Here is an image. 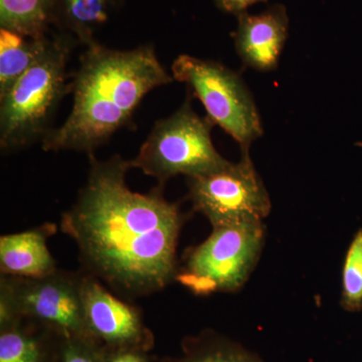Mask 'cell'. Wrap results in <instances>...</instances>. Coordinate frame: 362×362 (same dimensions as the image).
Masks as SVG:
<instances>
[{
	"instance_id": "21",
	"label": "cell",
	"mask_w": 362,
	"mask_h": 362,
	"mask_svg": "<svg viewBox=\"0 0 362 362\" xmlns=\"http://www.w3.org/2000/svg\"><path fill=\"white\" fill-rule=\"evenodd\" d=\"M258 362H264V361H262V359H259V361Z\"/></svg>"
},
{
	"instance_id": "17",
	"label": "cell",
	"mask_w": 362,
	"mask_h": 362,
	"mask_svg": "<svg viewBox=\"0 0 362 362\" xmlns=\"http://www.w3.org/2000/svg\"><path fill=\"white\" fill-rule=\"evenodd\" d=\"M341 306L349 312L362 310V228L354 235L343 264Z\"/></svg>"
},
{
	"instance_id": "8",
	"label": "cell",
	"mask_w": 362,
	"mask_h": 362,
	"mask_svg": "<svg viewBox=\"0 0 362 362\" xmlns=\"http://www.w3.org/2000/svg\"><path fill=\"white\" fill-rule=\"evenodd\" d=\"M188 197L195 211L214 226L263 223L272 204L250 151H242L237 163L209 175L187 177Z\"/></svg>"
},
{
	"instance_id": "2",
	"label": "cell",
	"mask_w": 362,
	"mask_h": 362,
	"mask_svg": "<svg viewBox=\"0 0 362 362\" xmlns=\"http://www.w3.org/2000/svg\"><path fill=\"white\" fill-rule=\"evenodd\" d=\"M173 81L153 45L120 51L93 42L86 47L71 77L70 115L45 136L42 149L93 156L117 131L132 125L147 94Z\"/></svg>"
},
{
	"instance_id": "14",
	"label": "cell",
	"mask_w": 362,
	"mask_h": 362,
	"mask_svg": "<svg viewBox=\"0 0 362 362\" xmlns=\"http://www.w3.org/2000/svg\"><path fill=\"white\" fill-rule=\"evenodd\" d=\"M49 39L51 35L35 39L0 30V96L42 57Z\"/></svg>"
},
{
	"instance_id": "10",
	"label": "cell",
	"mask_w": 362,
	"mask_h": 362,
	"mask_svg": "<svg viewBox=\"0 0 362 362\" xmlns=\"http://www.w3.org/2000/svg\"><path fill=\"white\" fill-rule=\"evenodd\" d=\"M288 33L289 16L282 4H275L259 14H239L233 40L243 65L264 73L276 70Z\"/></svg>"
},
{
	"instance_id": "4",
	"label": "cell",
	"mask_w": 362,
	"mask_h": 362,
	"mask_svg": "<svg viewBox=\"0 0 362 362\" xmlns=\"http://www.w3.org/2000/svg\"><path fill=\"white\" fill-rule=\"evenodd\" d=\"M192 96L175 113L156 121L137 156L130 159L131 169L164 185L177 175L195 177L209 175L228 165L211 140L214 124L197 115Z\"/></svg>"
},
{
	"instance_id": "5",
	"label": "cell",
	"mask_w": 362,
	"mask_h": 362,
	"mask_svg": "<svg viewBox=\"0 0 362 362\" xmlns=\"http://www.w3.org/2000/svg\"><path fill=\"white\" fill-rule=\"evenodd\" d=\"M171 71L201 101L206 118L240 144V151H250L252 143L263 136L258 108L239 74L218 62L188 54L178 56Z\"/></svg>"
},
{
	"instance_id": "16",
	"label": "cell",
	"mask_w": 362,
	"mask_h": 362,
	"mask_svg": "<svg viewBox=\"0 0 362 362\" xmlns=\"http://www.w3.org/2000/svg\"><path fill=\"white\" fill-rule=\"evenodd\" d=\"M259 359L238 342L214 332H204L185 340L182 356L162 362H258Z\"/></svg>"
},
{
	"instance_id": "11",
	"label": "cell",
	"mask_w": 362,
	"mask_h": 362,
	"mask_svg": "<svg viewBox=\"0 0 362 362\" xmlns=\"http://www.w3.org/2000/svg\"><path fill=\"white\" fill-rule=\"evenodd\" d=\"M54 223L0 238V273L18 278H44L59 270L47 247Z\"/></svg>"
},
{
	"instance_id": "1",
	"label": "cell",
	"mask_w": 362,
	"mask_h": 362,
	"mask_svg": "<svg viewBox=\"0 0 362 362\" xmlns=\"http://www.w3.org/2000/svg\"><path fill=\"white\" fill-rule=\"evenodd\" d=\"M87 180L61 228L75 242L83 272L126 299L148 296L175 281L176 247L185 214L159 185L133 192L129 160L89 156Z\"/></svg>"
},
{
	"instance_id": "20",
	"label": "cell",
	"mask_w": 362,
	"mask_h": 362,
	"mask_svg": "<svg viewBox=\"0 0 362 362\" xmlns=\"http://www.w3.org/2000/svg\"><path fill=\"white\" fill-rule=\"evenodd\" d=\"M267 0H214L216 6L221 11L228 13L239 14L246 13L250 6L259 2H266Z\"/></svg>"
},
{
	"instance_id": "9",
	"label": "cell",
	"mask_w": 362,
	"mask_h": 362,
	"mask_svg": "<svg viewBox=\"0 0 362 362\" xmlns=\"http://www.w3.org/2000/svg\"><path fill=\"white\" fill-rule=\"evenodd\" d=\"M81 273L83 307L90 337L105 346L148 352L153 347L154 337L145 325L141 311L96 278Z\"/></svg>"
},
{
	"instance_id": "12",
	"label": "cell",
	"mask_w": 362,
	"mask_h": 362,
	"mask_svg": "<svg viewBox=\"0 0 362 362\" xmlns=\"http://www.w3.org/2000/svg\"><path fill=\"white\" fill-rule=\"evenodd\" d=\"M61 340L42 324L16 319L0 327V362H59Z\"/></svg>"
},
{
	"instance_id": "19",
	"label": "cell",
	"mask_w": 362,
	"mask_h": 362,
	"mask_svg": "<svg viewBox=\"0 0 362 362\" xmlns=\"http://www.w3.org/2000/svg\"><path fill=\"white\" fill-rule=\"evenodd\" d=\"M100 362H150L148 352L135 349L101 345Z\"/></svg>"
},
{
	"instance_id": "7",
	"label": "cell",
	"mask_w": 362,
	"mask_h": 362,
	"mask_svg": "<svg viewBox=\"0 0 362 362\" xmlns=\"http://www.w3.org/2000/svg\"><path fill=\"white\" fill-rule=\"evenodd\" d=\"M264 238L263 223L214 226L204 243L188 252L175 281L199 296L239 290L258 262Z\"/></svg>"
},
{
	"instance_id": "15",
	"label": "cell",
	"mask_w": 362,
	"mask_h": 362,
	"mask_svg": "<svg viewBox=\"0 0 362 362\" xmlns=\"http://www.w3.org/2000/svg\"><path fill=\"white\" fill-rule=\"evenodd\" d=\"M56 4L57 0H0V26L35 39L47 37Z\"/></svg>"
},
{
	"instance_id": "13",
	"label": "cell",
	"mask_w": 362,
	"mask_h": 362,
	"mask_svg": "<svg viewBox=\"0 0 362 362\" xmlns=\"http://www.w3.org/2000/svg\"><path fill=\"white\" fill-rule=\"evenodd\" d=\"M122 0H57L54 26L86 47L97 42L98 30L106 25Z\"/></svg>"
},
{
	"instance_id": "18",
	"label": "cell",
	"mask_w": 362,
	"mask_h": 362,
	"mask_svg": "<svg viewBox=\"0 0 362 362\" xmlns=\"http://www.w3.org/2000/svg\"><path fill=\"white\" fill-rule=\"evenodd\" d=\"M101 345L90 337L62 338L59 362H100Z\"/></svg>"
},
{
	"instance_id": "6",
	"label": "cell",
	"mask_w": 362,
	"mask_h": 362,
	"mask_svg": "<svg viewBox=\"0 0 362 362\" xmlns=\"http://www.w3.org/2000/svg\"><path fill=\"white\" fill-rule=\"evenodd\" d=\"M81 278L82 273L61 270L37 279L1 275L0 327L25 318L62 338H93L86 324Z\"/></svg>"
},
{
	"instance_id": "3",
	"label": "cell",
	"mask_w": 362,
	"mask_h": 362,
	"mask_svg": "<svg viewBox=\"0 0 362 362\" xmlns=\"http://www.w3.org/2000/svg\"><path fill=\"white\" fill-rule=\"evenodd\" d=\"M77 42L57 33L42 57L0 96V147L14 151L42 142L59 103L71 94L66 65Z\"/></svg>"
}]
</instances>
